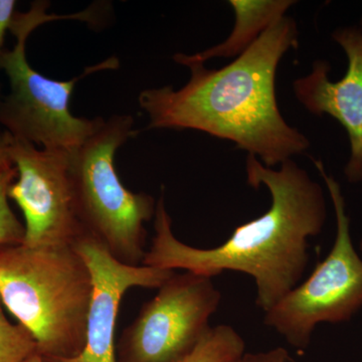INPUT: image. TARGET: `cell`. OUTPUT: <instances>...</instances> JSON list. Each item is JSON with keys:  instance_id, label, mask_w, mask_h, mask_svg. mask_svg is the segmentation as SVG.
I'll list each match as a JSON object with an SVG mask.
<instances>
[{"instance_id": "cell-1", "label": "cell", "mask_w": 362, "mask_h": 362, "mask_svg": "<svg viewBox=\"0 0 362 362\" xmlns=\"http://www.w3.org/2000/svg\"><path fill=\"white\" fill-rule=\"evenodd\" d=\"M246 171L249 185L255 189L265 185L270 192L265 214L238 226L225 244L197 249L173 235L161 195L156 235L142 265L209 278L225 271L247 274L256 284L257 306L266 313L299 285L309 263L308 240L322 232L327 211L321 185L291 159L273 169L247 156Z\"/></svg>"}, {"instance_id": "cell-2", "label": "cell", "mask_w": 362, "mask_h": 362, "mask_svg": "<svg viewBox=\"0 0 362 362\" xmlns=\"http://www.w3.org/2000/svg\"><path fill=\"white\" fill-rule=\"evenodd\" d=\"M298 39L296 23L285 16L228 65L192 64L189 81L180 89L143 90L139 105L148 129L201 131L235 143L271 168L303 153L308 138L286 122L276 97L279 64Z\"/></svg>"}, {"instance_id": "cell-3", "label": "cell", "mask_w": 362, "mask_h": 362, "mask_svg": "<svg viewBox=\"0 0 362 362\" xmlns=\"http://www.w3.org/2000/svg\"><path fill=\"white\" fill-rule=\"evenodd\" d=\"M92 293L89 267L73 246L0 250V297L45 359L82 351Z\"/></svg>"}, {"instance_id": "cell-4", "label": "cell", "mask_w": 362, "mask_h": 362, "mask_svg": "<svg viewBox=\"0 0 362 362\" xmlns=\"http://www.w3.org/2000/svg\"><path fill=\"white\" fill-rule=\"evenodd\" d=\"M49 2H33L30 11L14 14L9 30L16 44L1 57L2 70L8 77L11 92L0 102V124L7 132L42 148L73 153L101 125L104 119L80 118L71 113L70 99L78 81L90 74L117 69L118 59L110 58L88 66L70 81H57L35 70L26 59V40L30 33L47 21L59 18L87 20V13L59 16L47 13Z\"/></svg>"}, {"instance_id": "cell-5", "label": "cell", "mask_w": 362, "mask_h": 362, "mask_svg": "<svg viewBox=\"0 0 362 362\" xmlns=\"http://www.w3.org/2000/svg\"><path fill=\"white\" fill-rule=\"evenodd\" d=\"M130 115L105 120L71 153V177L78 214L86 233L126 265H142L145 223L156 216V199L124 187L115 168L117 150L135 134Z\"/></svg>"}, {"instance_id": "cell-6", "label": "cell", "mask_w": 362, "mask_h": 362, "mask_svg": "<svg viewBox=\"0 0 362 362\" xmlns=\"http://www.w3.org/2000/svg\"><path fill=\"white\" fill-rule=\"evenodd\" d=\"M313 163L334 206L337 239L310 277L286 294L264 318L268 327L299 350L309 346L318 324L349 321L362 307V259L352 245L341 188L326 173L322 161L313 159Z\"/></svg>"}, {"instance_id": "cell-7", "label": "cell", "mask_w": 362, "mask_h": 362, "mask_svg": "<svg viewBox=\"0 0 362 362\" xmlns=\"http://www.w3.org/2000/svg\"><path fill=\"white\" fill-rule=\"evenodd\" d=\"M221 300L213 278L173 274L124 329L117 362H181L211 329Z\"/></svg>"}, {"instance_id": "cell-8", "label": "cell", "mask_w": 362, "mask_h": 362, "mask_svg": "<svg viewBox=\"0 0 362 362\" xmlns=\"http://www.w3.org/2000/svg\"><path fill=\"white\" fill-rule=\"evenodd\" d=\"M8 152L18 170L9 188L25 221L26 246H73L86 235L71 177V153L37 149L7 132Z\"/></svg>"}, {"instance_id": "cell-9", "label": "cell", "mask_w": 362, "mask_h": 362, "mask_svg": "<svg viewBox=\"0 0 362 362\" xmlns=\"http://www.w3.org/2000/svg\"><path fill=\"white\" fill-rule=\"evenodd\" d=\"M73 247L89 267L93 281L85 344L76 356L44 358L45 361L117 362L116 321L124 294L134 287L158 289L175 271L121 263L88 233L76 240Z\"/></svg>"}, {"instance_id": "cell-10", "label": "cell", "mask_w": 362, "mask_h": 362, "mask_svg": "<svg viewBox=\"0 0 362 362\" xmlns=\"http://www.w3.org/2000/svg\"><path fill=\"white\" fill-rule=\"evenodd\" d=\"M332 39L349 61L343 78L330 81L329 64L318 59L310 74L294 81L293 89L298 101L310 113L328 114L346 130L351 153L345 175L350 182H358L362 180V26L337 28Z\"/></svg>"}, {"instance_id": "cell-11", "label": "cell", "mask_w": 362, "mask_h": 362, "mask_svg": "<svg viewBox=\"0 0 362 362\" xmlns=\"http://www.w3.org/2000/svg\"><path fill=\"white\" fill-rule=\"evenodd\" d=\"M235 25L225 42L194 54H176L175 61L183 66L204 64L214 58H238L251 47L269 28L296 1L292 0H230Z\"/></svg>"}, {"instance_id": "cell-12", "label": "cell", "mask_w": 362, "mask_h": 362, "mask_svg": "<svg viewBox=\"0 0 362 362\" xmlns=\"http://www.w3.org/2000/svg\"><path fill=\"white\" fill-rule=\"evenodd\" d=\"M246 354V343L230 325L214 326L181 362H235Z\"/></svg>"}, {"instance_id": "cell-13", "label": "cell", "mask_w": 362, "mask_h": 362, "mask_svg": "<svg viewBox=\"0 0 362 362\" xmlns=\"http://www.w3.org/2000/svg\"><path fill=\"white\" fill-rule=\"evenodd\" d=\"M0 297V362H23L37 351L30 331L21 323L9 322Z\"/></svg>"}, {"instance_id": "cell-14", "label": "cell", "mask_w": 362, "mask_h": 362, "mask_svg": "<svg viewBox=\"0 0 362 362\" xmlns=\"http://www.w3.org/2000/svg\"><path fill=\"white\" fill-rule=\"evenodd\" d=\"M18 177L16 166L0 171V250L20 246L25 242V228L8 204L9 188Z\"/></svg>"}, {"instance_id": "cell-15", "label": "cell", "mask_w": 362, "mask_h": 362, "mask_svg": "<svg viewBox=\"0 0 362 362\" xmlns=\"http://www.w3.org/2000/svg\"><path fill=\"white\" fill-rule=\"evenodd\" d=\"M235 362H296L284 347H276L266 351L246 352Z\"/></svg>"}, {"instance_id": "cell-16", "label": "cell", "mask_w": 362, "mask_h": 362, "mask_svg": "<svg viewBox=\"0 0 362 362\" xmlns=\"http://www.w3.org/2000/svg\"><path fill=\"white\" fill-rule=\"evenodd\" d=\"M16 2L14 0H0V64H1V57L4 54V37L7 30H9L11 21H13L14 14H16ZM1 69V66H0Z\"/></svg>"}, {"instance_id": "cell-17", "label": "cell", "mask_w": 362, "mask_h": 362, "mask_svg": "<svg viewBox=\"0 0 362 362\" xmlns=\"http://www.w3.org/2000/svg\"><path fill=\"white\" fill-rule=\"evenodd\" d=\"M13 166L11 156L8 152V141H7V133H0V171Z\"/></svg>"}, {"instance_id": "cell-18", "label": "cell", "mask_w": 362, "mask_h": 362, "mask_svg": "<svg viewBox=\"0 0 362 362\" xmlns=\"http://www.w3.org/2000/svg\"><path fill=\"white\" fill-rule=\"evenodd\" d=\"M23 362H45L44 357L40 356L39 352H35L33 356L28 357V358L25 359Z\"/></svg>"}, {"instance_id": "cell-19", "label": "cell", "mask_w": 362, "mask_h": 362, "mask_svg": "<svg viewBox=\"0 0 362 362\" xmlns=\"http://www.w3.org/2000/svg\"><path fill=\"white\" fill-rule=\"evenodd\" d=\"M361 251H362V240H361Z\"/></svg>"}]
</instances>
